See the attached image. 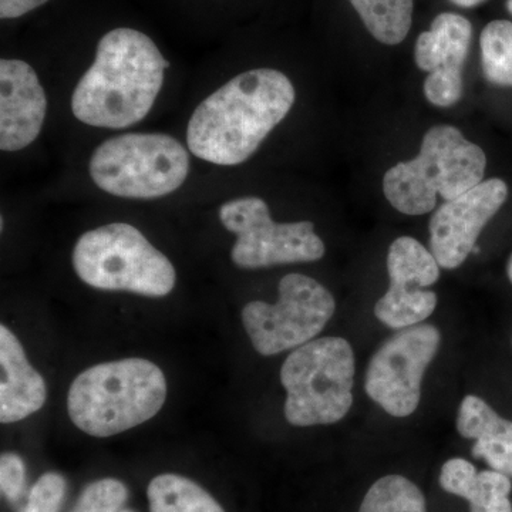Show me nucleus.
I'll use <instances>...</instances> for the list:
<instances>
[{"instance_id": "nucleus-9", "label": "nucleus", "mask_w": 512, "mask_h": 512, "mask_svg": "<svg viewBox=\"0 0 512 512\" xmlns=\"http://www.w3.org/2000/svg\"><path fill=\"white\" fill-rule=\"evenodd\" d=\"M220 221L237 235L231 259L241 269L302 264L323 258L326 247L311 221L275 222L268 204L259 197H241L225 202Z\"/></svg>"}, {"instance_id": "nucleus-12", "label": "nucleus", "mask_w": 512, "mask_h": 512, "mask_svg": "<svg viewBox=\"0 0 512 512\" xmlns=\"http://www.w3.org/2000/svg\"><path fill=\"white\" fill-rule=\"evenodd\" d=\"M473 26L457 13H440L414 47V62L429 74L424 96L436 107H451L464 93V63L470 52Z\"/></svg>"}, {"instance_id": "nucleus-10", "label": "nucleus", "mask_w": 512, "mask_h": 512, "mask_svg": "<svg viewBox=\"0 0 512 512\" xmlns=\"http://www.w3.org/2000/svg\"><path fill=\"white\" fill-rule=\"evenodd\" d=\"M441 343L433 325L402 329L384 342L367 367V396L393 417H409L420 404L421 382Z\"/></svg>"}, {"instance_id": "nucleus-4", "label": "nucleus", "mask_w": 512, "mask_h": 512, "mask_svg": "<svg viewBox=\"0 0 512 512\" xmlns=\"http://www.w3.org/2000/svg\"><path fill=\"white\" fill-rule=\"evenodd\" d=\"M487 157L483 148L468 141L457 127L437 124L421 141L413 160L400 161L386 171L383 194L404 215L429 214L444 201L483 183Z\"/></svg>"}, {"instance_id": "nucleus-21", "label": "nucleus", "mask_w": 512, "mask_h": 512, "mask_svg": "<svg viewBox=\"0 0 512 512\" xmlns=\"http://www.w3.org/2000/svg\"><path fill=\"white\" fill-rule=\"evenodd\" d=\"M481 66L487 82L512 87V22L493 20L480 36Z\"/></svg>"}, {"instance_id": "nucleus-8", "label": "nucleus", "mask_w": 512, "mask_h": 512, "mask_svg": "<svg viewBox=\"0 0 512 512\" xmlns=\"http://www.w3.org/2000/svg\"><path fill=\"white\" fill-rule=\"evenodd\" d=\"M276 303L249 302L242 323L259 355L298 349L325 329L336 311L332 293L311 276L289 274L278 286Z\"/></svg>"}, {"instance_id": "nucleus-20", "label": "nucleus", "mask_w": 512, "mask_h": 512, "mask_svg": "<svg viewBox=\"0 0 512 512\" xmlns=\"http://www.w3.org/2000/svg\"><path fill=\"white\" fill-rule=\"evenodd\" d=\"M437 301V293L430 289L400 292L389 288L376 302L375 316L390 329L412 328L433 315Z\"/></svg>"}, {"instance_id": "nucleus-5", "label": "nucleus", "mask_w": 512, "mask_h": 512, "mask_svg": "<svg viewBox=\"0 0 512 512\" xmlns=\"http://www.w3.org/2000/svg\"><path fill=\"white\" fill-rule=\"evenodd\" d=\"M74 272L100 291L163 298L173 291L177 272L136 227L123 222L90 229L73 248Z\"/></svg>"}, {"instance_id": "nucleus-3", "label": "nucleus", "mask_w": 512, "mask_h": 512, "mask_svg": "<svg viewBox=\"0 0 512 512\" xmlns=\"http://www.w3.org/2000/svg\"><path fill=\"white\" fill-rule=\"evenodd\" d=\"M167 399L163 370L140 357L100 363L73 380L67 412L77 429L111 437L153 419Z\"/></svg>"}, {"instance_id": "nucleus-22", "label": "nucleus", "mask_w": 512, "mask_h": 512, "mask_svg": "<svg viewBox=\"0 0 512 512\" xmlns=\"http://www.w3.org/2000/svg\"><path fill=\"white\" fill-rule=\"evenodd\" d=\"M359 512H427L426 498L409 478L386 476L369 488Z\"/></svg>"}, {"instance_id": "nucleus-17", "label": "nucleus", "mask_w": 512, "mask_h": 512, "mask_svg": "<svg viewBox=\"0 0 512 512\" xmlns=\"http://www.w3.org/2000/svg\"><path fill=\"white\" fill-rule=\"evenodd\" d=\"M151 512H225L207 490L178 474H161L147 488Z\"/></svg>"}, {"instance_id": "nucleus-2", "label": "nucleus", "mask_w": 512, "mask_h": 512, "mask_svg": "<svg viewBox=\"0 0 512 512\" xmlns=\"http://www.w3.org/2000/svg\"><path fill=\"white\" fill-rule=\"evenodd\" d=\"M168 66L146 33L110 30L101 37L92 66L74 87V117L87 126L113 130L140 123L163 89Z\"/></svg>"}, {"instance_id": "nucleus-28", "label": "nucleus", "mask_w": 512, "mask_h": 512, "mask_svg": "<svg viewBox=\"0 0 512 512\" xmlns=\"http://www.w3.org/2000/svg\"><path fill=\"white\" fill-rule=\"evenodd\" d=\"M507 275H508V279H510V282H511V285H512V254L510 256V259H508Z\"/></svg>"}, {"instance_id": "nucleus-18", "label": "nucleus", "mask_w": 512, "mask_h": 512, "mask_svg": "<svg viewBox=\"0 0 512 512\" xmlns=\"http://www.w3.org/2000/svg\"><path fill=\"white\" fill-rule=\"evenodd\" d=\"M377 42L400 45L413 23V0H349Z\"/></svg>"}, {"instance_id": "nucleus-7", "label": "nucleus", "mask_w": 512, "mask_h": 512, "mask_svg": "<svg viewBox=\"0 0 512 512\" xmlns=\"http://www.w3.org/2000/svg\"><path fill=\"white\" fill-rule=\"evenodd\" d=\"M93 183L114 197L154 200L173 194L190 174L187 148L170 134L128 133L93 151Z\"/></svg>"}, {"instance_id": "nucleus-23", "label": "nucleus", "mask_w": 512, "mask_h": 512, "mask_svg": "<svg viewBox=\"0 0 512 512\" xmlns=\"http://www.w3.org/2000/svg\"><path fill=\"white\" fill-rule=\"evenodd\" d=\"M127 498L124 483L116 478H103L84 488L70 512H119Z\"/></svg>"}, {"instance_id": "nucleus-27", "label": "nucleus", "mask_w": 512, "mask_h": 512, "mask_svg": "<svg viewBox=\"0 0 512 512\" xmlns=\"http://www.w3.org/2000/svg\"><path fill=\"white\" fill-rule=\"evenodd\" d=\"M451 3H454L456 6H460V8H476V6L484 3L485 0H450Z\"/></svg>"}, {"instance_id": "nucleus-24", "label": "nucleus", "mask_w": 512, "mask_h": 512, "mask_svg": "<svg viewBox=\"0 0 512 512\" xmlns=\"http://www.w3.org/2000/svg\"><path fill=\"white\" fill-rule=\"evenodd\" d=\"M66 490L67 481L62 474L55 471L43 474L30 490L23 512H59Z\"/></svg>"}, {"instance_id": "nucleus-29", "label": "nucleus", "mask_w": 512, "mask_h": 512, "mask_svg": "<svg viewBox=\"0 0 512 512\" xmlns=\"http://www.w3.org/2000/svg\"><path fill=\"white\" fill-rule=\"evenodd\" d=\"M507 9L512 15V0H507Z\"/></svg>"}, {"instance_id": "nucleus-19", "label": "nucleus", "mask_w": 512, "mask_h": 512, "mask_svg": "<svg viewBox=\"0 0 512 512\" xmlns=\"http://www.w3.org/2000/svg\"><path fill=\"white\" fill-rule=\"evenodd\" d=\"M440 268L433 252L412 237L394 239L387 252L390 282H413L430 288L439 281Z\"/></svg>"}, {"instance_id": "nucleus-30", "label": "nucleus", "mask_w": 512, "mask_h": 512, "mask_svg": "<svg viewBox=\"0 0 512 512\" xmlns=\"http://www.w3.org/2000/svg\"><path fill=\"white\" fill-rule=\"evenodd\" d=\"M119 512H134V511H131V510H121Z\"/></svg>"}, {"instance_id": "nucleus-13", "label": "nucleus", "mask_w": 512, "mask_h": 512, "mask_svg": "<svg viewBox=\"0 0 512 512\" xmlns=\"http://www.w3.org/2000/svg\"><path fill=\"white\" fill-rule=\"evenodd\" d=\"M47 97L37 73L18 59L0 60V148L20 151L39 137Z\"/></svg>"}, {"instance_id": "nucleus-26", "label": "nucleus", "mask_w": 512, "mask_h": 512, "mask_svg": "<svg viewBox=\"0 0 512 512\" xmlns=\"http://www.w3.org/2000/svg\"><path fill=\"white\" fill-rule=\"evenodd\" d=\"M49 0H0V18L18 19L46 5Z\"/></svg>"}, {"instance_id": "nucleus-25", "label": "nucleus", "mask_w": 512, "mask_h": 512, "mask_svg": "<svg viewBox=\"0 0 512 512\" xmlns=\"http://www.w3.org/2000/svg\"><path fill=\"white\" fill-rule=\"evenodd\" d=\"M26 484V467L22 457L5 453L0 457V490L9 503H16L22 497Z\"/></svg>"}, {"instance_id": "nucleus-1", "label": "nucleus", "mask_w": 512, "mask_h": 512, "mask_svg": "<svg viewBox=\"0 0 512 512\" xmlns=\"http://www.w3.org/2000/svg\"><path fill=\"white\" fill-rule=\"evenodd\" d=\"M295 99L291 79L279 70L238 74L198 104L188 121V148L208 163H245L288 116Z\"/></svg>"}, {"instance_id": "nucleus-6", "label": "nucleus", "mask_w": 512, "mask_h": 512, "mask_svg": "<svg viewBox=\"0 0 512 512\" xmlns=\"http://www.w3.org/2000/svg\"><path fill=\"white\" fill-rule=\"evenodd\" d=\"M355 353L343 338L313 339L286 357L281 369L285 417L295 427L328 426L353 404Z\"/></svg>"}, {"instance_id": "nucleus-11", "label": "nucleus", "mask_w": 512, "mask_h": 512, "mask_svg": "<svg viewBox=\"0 0 512 512\" xmlns=\"http://www.w3.org/2000/svg\"><path fill=\"white\" fill-rule=\"evenodd\" d=\"M508 198V185L490 178L444 201L430 220V251L441 268L456 269L466 262L478 237Z\"/></svg>"}, {"instance_id": "nucleus-14", "label": "nucleus", "mask_w": 512, "mask_h": 512, "mask_svg": "<svg viewBox=\"0 0 512 512\" xmlns=\"http://www.w3.org/2000/svg\"><path fill=\"white\" fill-rule=\"evenodd\" d=\"M0 421L16 423L39 412L46 403L45 379L30 365L12 330L0 326Z\"/></svg>"}, {"instance_id": "nucleus-16", "label": "nucleus", "mask_w": 512, "mask_h": 512, "mask_svg": "<svg viewBox=\"0 0 512 512\" xmlns=\"http://www.w3.org/2000/svg\"><path fill=\"white\" fill-rule=\"evenodd\" d=\"M440 485L447 493L467 500L470 512H512L510 477L495 470L478 473L464 458H451L444 463Z\"/></svg>"}, {"instance_id": "nucleus-15", "label": "nucleus", "mask_w": 512, "mask_h": 512, "mask_svg": "<svg viewBox=\"0 0 512 512\" xmlns=\"http://www.w3.org/2000/svg\"><path fill=\"white\" fill-rule=\"evenodd\" d=\"M457 430L464 439L476 441L474 457L483 458L493 470L512 477V421L470 394L458 409Z\"/></svg>"}]
</instances>
